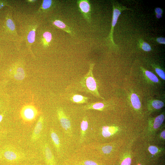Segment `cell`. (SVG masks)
Segmentation results:
<instances>
[{
	"mask_svg": "<svg viewBox=\"0 0 165 165\" xmlns=\"http://www.w3.org/2000/svg\"><path fill=\"white\" fill-rule=\"evenodd\" d=\"M155 11L156 14L158 15H162L163 12L162 9L159 7L156 8L155 9Z\"/></svg>",
	"mask_w": 165,
	"mask_h": 165,
	"instance_id": "1f68e13d",
	"label": "cell"
},
{
	"mask_svg": "<svg viewBox=\"0 0 165 165\" xmlns=\"http://www.w3.org/2000/svg\"><path fill=\"white\" fill-rule=\"evenodd\" d=\"M112 147L110 145H106L103 146L101 150L104 154H109L112 150Z\"/></svg>",
	"mask_w": 165,
	"mask_h": 165,
	"instance_id": "4316f807",
	"label": "cell"
},
{
	"mask_svg": "<svg viewBox=\"0 0 165 165\" xmlns=\"http://www.w3.org/2000/svg\"><path fill=\"white\" fill-rule=\"evenodd\" d=\"M88 127L87 118L86 116L83 118L80 125V143H82L85 138Z\"/></svg>",
	"mask_w": 165,
	"mask_h": 165,
	"instance_id": "ffe728a7",
	"label": "cell"
},
{
	"mask_svg": "<svg viewBox=\"0 0 165 165\" xmlns=\"http://www.w3.org/2000/svg\"><path fill=\"white\" fill-rule=\"evenodd\" d=\"M14 75V78L16 79L19 80H23L25 77L24 69L21 67H18L15 71Z\"/></svg>",
	"mask_w": 165,
	"mask_h": 165,
	"instance_id": "7402d4cb",
	"label": "cell"
},
{
	"mask_svg": "<svg viewBox=\"0 0 165 165\" xmlns=\"http://www.w3.org/2000/svg\"><path fill=\"white\" fill-rule=\"evenodd\" d=\"M50 134L51 140L57 152L60 151L61 144L59 137L57 134L53 129L50 130Z\"/></svg>",
	"mask_w": 165,
	"mask_h": 165,
	"instance_id": "44dd1931",
	"label": "cell"
},
{
	"mask_svg": "<svg viewBox=\"0 0 165 165\" xmlns=\"http://www.w3.org/2000/svg\"><path fill=\"white\" fill-rule=\"evenodd\" d=\"M50 21L52 25L55 28L61 30L72 36L75 35V32L72 28L67 25L61 20L54 18L51 20Z\"/></svg>",
	"mask_w": 165,
	"mask_h": 165,
	"instance_id": "4fadbf2b",
	"label": "cell"
},
{
	"mask_svg": "<svg viewBox=\"0 0 165 165\" xmlns=\"http://www.w3.org/2000/svg\"><path fill=\"white\" fill-rule=\"evenodd\" d=\"M27 2H28V3L29 4H32L35 3V2L36 1V0H26V1Z\"/></svg>",
	"mask_w": 165,
	"mask_h": 165,
	"instance_id": "836d02e7",
	"label": "cell"
},
{
	"mask_svg": "<svg viewBox=\"0 0 165 165\" xmlns=\"http://www.w3.org/2000/svg\"><path fill=\"white\" fill-rule=\"evenodd\" d=\"M141 165L140 164V165Z\"/></svg>",
	"mask_w": 165,
	"mask_h": 165,
	"instance_id": "8d00e7d4",
	"label": "cell"
},
{
	"mask_svg": "<svg viewBox=\"0 0 165 165\" xmlns=\"http://www.w3.org/2000/svg\"><path fill=\"white\" fill-rule=\"evenodd\" d=\"M38 114L36 108L32 105L24 106L20 112V115L23 120L26 121H31L34 119Z\"/></svg>",
	"mask_w": 165,
	"mask_h": 165,
	"instance_id": "8992f818",
	"label": "cell"
},
{
	"mask_svg": "<svg viewBox=\"0 0 165 165\" xmlns=\"http://www.w3.org/2000/svg\"></svg>",
	"mask_w": 165,
	"mask_h": 165,
	"instance_id": "74e56055",
	"label": "cell"
},
{
	"mask_svg": "<svg viewBox=\"0 0 165 165\" xmlns=\"http://www.w3.org/2000/svg\"><path fill=\"white\" fill-rule=\"evenodd\" d=\"M139 43L140 47L144 51L149 52L151 50L150 46L147 42L141 39L139 40Z\"/></svg>",
	"mask_w": 165,
	"mask_h": 165,
	"instance_id": "d4e9b609",
	"label": "cell"
},
{
	"mask_svg": "<svg viewBox=\"0 0 165 165\" xmlns=\"http://www.w3.org/2000/svg\"><path fill=\"white\" fill-rule=\"evenodd\" d=\"M112 128L108 126L103 127L102 129V134L103 137L107 138L111 136L113 133Z\"/></svg>",
	"mask_w": 165,
	"mask_h": 165,
	"instance_id": "cb8c5ba5",
	"label": "cell"
},
{
	"mask_svg": "<svg viewBox=\"0 0 165 165\" xmlns=\"http://www.w3.org/2000/svg\"><path fill=\"white\" fill-rule=\"evenodd\" d=\"M52 39V33L48 31L43 32L40 36V42L44 48L49 47Z\"/></svg>",
	"mask_w": 165,
	"mask_h": 165,
	"instance_id": "d6986e66",
	"label": "cell"
},
{
	"mask_svg": "<svg viewBox=\"0 0 165 165\" xmlns=\"http://www.w3.org/2000/svg\"><path fill=\"white\" fill-rule=\"evenodd\" d=\"M165 130H163L160 133V138L161 139H163V140H165Z\"/></svg>",
	"mask_w": 165,
	"mask_h": 165,
	"instance_id": "d6a6232c",
	"label": "cell"
},
{
	"mask_svg": "<svg viewBox=\"0 0 165 165\" xmlns=\"http://www.w3.org/2000/svg\"><path fill=\"white\" fill-rule=\"evenodd\" d=\"M165 119V114L163 112L156 117L152 118L149 121L152 129L156 130L159 128L163 123Z\"/></svg>",
	"mask_w": 165,
	"mask_h": 165,
	"instance_id": "2e32d148",
	"label": "cell"
},
{
	"mask_svg": "<svg viewBox=\"0 0 165 165\" xmlns=\"http://www.w3.org/2000/svg\"><path fill=\"white\" fill-rule=\"evenodd\" d=\"M128 99L130 104L133 108L136 111L140 110L141 108V103L138 94L131 91L128 94Z\"/></svg>",
	"mask_w": 165,
	"mask_h": 165,
	"instance_id": "5bb4252c",
	"label": "cell"
},
{
	"mask_svg": "<svg viewBox=\"0 0 165 165\" xmlns=\"http://www.w3.org/2000/svg\"><path fill=\"white\" fill-rule=\"evenodd\" d=\"M111 103L108 101L88 103L82 107V109L84 110H95L103 111L109 109Z\"/></svg>",
	"mask_w": 165,
	"mask_h": 165,
	"instance_id": "52a82bcc",
	"label": "cell"
},
{
	"mask_svg": "<svg viewBox=\"0 0 165 165\" xmlns=\"http://www.w3.org/2000/svg\"><path fill=\"white\" fill-rule=\"evenodd\" d=\"M79 10L84 19L89 23L91 19V6L89 0H79L77 1Z\"/></svg>",
	"mask_w": 165,
	"mask_h": 165,
	"instance_id": "5b68a950",
	"label": "cell"
},
{
	"mask_svg": "<svg viewBox=\"0 0 165 165\" xmlns=\"http://www.w3.org/2000/svg\"><path fill=\"white\" fill-rule=\"evenodd\" d=\"M162 15L156 14V17L158 19H160L162 17Z\"/></svg>",
	"mask_w": 165,
	"mask_h": 165,
	"instance_id": "e575fe53",
	"label": "cell"
},
{
	"mask_svg": "<svg viewBox=\"0 0 165 165\" xmlns=\"http://www.w3.org/2000/svg\"><path fill=\"white\" fill-rule=\"evenodd\" d=\"M74 165H99L94 161L90 160H83L75 163Z\"/></svg>",
	"mask_w": 165,
	"mask_h": 165,
	"instance_id": "484cf974",
	"label": "cell"
},
{
	"mask_svg": "<svg viewBox=\"0 0 165 165\" xmlns=\"http://www.w3.org/2000/svg\"><path fill=\"white\" fill-rule=\"evenodd\" d=\"M164 106V102L158 100L151 99L147 103L148 109L150 111H154L159 110Z\"/></svg>",
	"mask_w": 165,
	"mask_h": 165,
	"instance_id": "ac0fdd59",
	"label": "cell"
},
{
	"mask_svg": "<svg viewBox=\"0 0 165 165\" xmlns=\"http://www.w3.org/2000/svg\"><path fill=\"white\" fill-rule=\"evenodd\" d=\"M5 6H10L9 2L6 1H0V9Z\"/></svg>",
	"mask_w": 165,
	"mask_h": 165,
	"instance_id": "4dcf8cb0",
	"label": "cell"
},
{
	"mask_svg": "<svg viewBox=\"0 0 165 165\" xmlns=\"http://www.w3.org/2000/svg\"><path fill=\"white\" fill-rule=\"evenodd\" d=\"M148 150L149 152L152 155H154L157 153L158 151V148L154 146H150L149 147Z\"/></svg>",
	"mask_w": 165,
	"mask_h": 165,
	"instance_id": "83f0119b",
	"label": "cell"
},
{
	"mask_svg": "<svg viewBox=\"0 0 165 165\" xmlns=\"http://www.w3.org/2000/svg\"><path fill=\"white\" fill-rule=\"evenodd\" d=\"M140 68L143 76L148 82L152 84L160 83L159 79L153 73L146 70L142 67H140Z\"/></svg>",
	"mask_w": 165,
	"mask_h": 165,
	"instance_id": "9a60e30c",
	"label": "cell"
},
{
	"mask_svg": "<svg viewBox=\"0 0 165 165\" xmlns=\"http://www.w3.org/2000/svg\"><path fill=\"white\" fill-rule=\"evenodd\" d=\"M57 2L52 0H43L40 7L35 12L37 16L46 13L52 10L56 6Z\"/></svg>",
	"mask_w": 165,
	"mask_h": 165,
	"instance_id": "30bf717a",
	"label": "cell"
},
{
	"mask_svg": "<svg viewBox=\"0 0 165 165\" xmlns=\"http://www.w3.org/2000/svg\"><path fill=\"white\" fill-rule=\"evenodd\" d=\"M58 119L61 126L66 131H70L71 130V121L61 107L58 108L57 110Z\"/></svg>",
	"mask_w": 165,
	"mask_h": 165,
	"instance_id": "ba28073f",
	"label": "cell"
},
{
	"mask_svg": "<svg viewBox=\"0 0 165 165\" xmlns=\"http://www.w3.org/2000/svg\"><path fill=\"white\" fill-rule=\"evenodd\" d=\"M23 26V35L21 40L25 41L28 50L32 53L31 46L35 41L36 31L38 26V23L33 21Z\"/></svg>",
	"mask_w": 165,
	"mask_h": 165,
	"instance_id": "277c9868",
	"label": "cell"
},
{
	"mask_svg": "<svg viewBox=\"0 0 165 165\" xmlns=\"http://www.w3.org/2000/svg\"><path fill=\"white\" fill-rule=\"evenodd\" d=\"M5 25L7 31L12 36L13 40L20 42V38L17 34L16 26L11 13H9L7 16Z\"/></svg>",
	"mask_w": 165,
	"mask_h": 165,
	"instance_id": "9c48e42d",
	"label": "cell"
},
{
	"mask_svg": "<svg viewBox=\"0 0 165 165\" xmlns=\"http://www.w3.org/2000/svg\"><path fill=\"white\" fill-rule=\"evenodd\" d=\"M3 115L0 114V123L2 121L3 118Z\"/></svg>",
	"mask_w": 165,
	"mask_h": 165,
	"instance_id": "d590c367",
	"label": "cell"
},
{
	"mask_svg": "<svg viewBox=\"0 0 165 165\" xmlns=\"http://www.w3.org/2000/svg\"><path fill=\"white\" fill-rule=\"evenodd\" d=\"M112 5L113 13L110 31L105 39L108 46L111 50H116L118 48V46L115 43L113 38L114 27L117 23L118 17L122 11L126 9H130L117 2H112Z\"/></svg>",
	"mask_w": 165,
	"mask_h": 165,
	"instance_id": "3957f363",
	"label": "cell"
},
{
	"mask_svg": "<svg viewBox=\"0 0 165 165\" xmlns=\"http://www.w3.org/2000/svg\"><path fill=\"white\" fill-rule=\"evenodd\" d=\"M94 63L90 62L87 72L81 79L78 83V87L84 92L89 93L94 96L102 99L98 91L99 84L98 81L94 77L93 70Z\"/></svg>",
	"mask_w": 165,
	"mask_h": 165,
	"instance_id": "6da1fadb",
	"label": "cell"
},
{
	"mask_svg": "<svg viewBox=\"0 0 165 165\" xmlns=\"http://www.w3.org/2000/svg\"><path fill=\"white\" fill-rule=\"evenodd\" d=\"M89 98L81 95L72 93L70 94L68 97V100L71 102L77 104L87 103Z\"/></svg>",
	"mask_w": 165,
	"mask_h": 165,
	"instance_id": "e0dca14e",
	"label": "cell"
},
{
	"mask_svg": "<svg viewBox=\"0 0 165 165\" xmlns=\"http://www.w3.org/2000/svg\"><path fill=\"white\" fill-rule=\"evenodd\" d=\"M151 65L157 75L163 80H165V73L164 71L158 65L152 64Z\"/></svg>",
	"mask_w": 165,
	"mask_h": 165,
	"instance_id": "603a6c76",
	"label": "cell"
},
{
	"mask_svg": "<svg viewBox=\"0 0 165 165\" xmlns=\"http://www.w3.org/2000/svg\"><path fill=\"white\" fill-rule=\"evenodd\" d=\"M156 41L159 43L163 44H165V38L164 37H158L156 38Z\"/></svg>",
	"mask_w": 165,
	"mask_h": 165,
	"instance_id": "f546056e",
	"label": "cell"
},
{
	"mask_svg": "<svg viewBox=\"0 0 165 165\" xmlns=\"http://www.w3.org/2000/svg\"><path fill=\"white\" fill-rule=\"evenodd\" d=\"M44 118L40 116L32 132L31 137V141L35 142L38 140L40 138L41 132L43 128Z\"/></svg>",
	"mask_w": 165,
	"mask_h": 165,
	"instance_id": "7c38bea8",
	"label": "cell"
},
{
	"mask_svg": "<svg viewBox=\"0 0 165 165\" xmlns=\"http://www.w3.org/2000/svg\"><path fill=\"white\" fill-rule=\"evenodd\" d=\"M131 162V158L130 157H127L123 161L121 165H130Z\"/></svg>",
	"mask_w": 165,
	"mask_h": 165,
	"instance_id": "f1b7e54d",
	"label": "cell"
},
{
	"mask_svg": "<svg viewBox=\"0 0 165 165\" xmlns=\"http://www.w3.org/2000/svg\"><path fill=\"white\" fill-rule=\"evenodd\" d=\"M28 158L24 152L12 145H6L0 148V160L17 163Z\"/></svg>",
	"mask_w": 165,
	"mask_h": 165,
	"instance_id": "7a4b0ae2",
	"label": "cell"
},
{
	"mask_svg": "<svg viewBox=\"0 0 165 165\" xmlns=\"http://www.w3.org/2000/svg\"><path fill=\"white\" fill-rule=\"evenodd\" d=\"M42 152L46 165H56L54 155L47 143L43 145Z\"/></svg>",
	"mask_w": 165,
	"mask_h": 165,
	"instance_id": "8fae6325",
	"label": "cell"
}]
</instances>
